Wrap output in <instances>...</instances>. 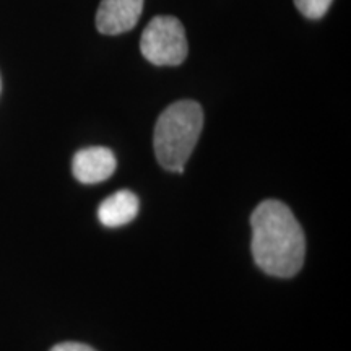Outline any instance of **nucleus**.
<instances>
[{
    "label": "nucleus",
    "instance_id": "39448f33",
    "mask_svg": "<svg viewBox=\"0 0 351 351\" xmlns=\"http://www.w3.org/2000/svg\"><path fill=\"white\" fill-rule=\"evenodd\" d=\"M117 161L114 153L104 147H90L77 152L72 160V173L82 184H98L111 178Z\"/></svg>",
    "mask_w": 351,
    "mask_h": 351
},
{
    "label": "nucleus",
    "instance_id": "f03ea898",
    "mask_svg": "<svg viewBox=\"0 0 351 351\" xmlns=\"http://www.w3.org/2000/svg\"><path fill=\"white\" fill-rule=\"evenodd\" d=\"M204 129V111L195 101H178L161 112L155 125L153 145L158 163L173 173H182Z\"/></svg>",
    "mask_w": 351,
    "mask_h": 351
},
{
    "label": "nucleus",
    "instance_id": "1a4fd4ad",
    "mask_svg": "<svg viewBox=\"0 0 351 351\" xmlns=\"http://www.w3.org/2000/svg\"><path fill=\"white\" fill-rule=\"evenodd\" d=\"M0 90H2V82H0Z\"/></svg>",
    "mask_w": 351,
    "mask_h": 351
},
{
    "label": "nucleus",
    "instance_id": "f257e3e1",
    "mask_svg": "<svg viewBox=\"0 0 351 351\" xmlns=\"http://www.w3.org/2000/svg\"><path fill=\"white\" fill-rule=\"evenodd\" d=\"M252 257L271 276L291 278L301 270L306 238L295 215L283 202L263 200L251 217Z\"/></svg>",
    "mask_w": 351,
    "mask_h": 351
},
{
    "label": "nucleus",
    "instance_id": "20e7f679",
    "mask_svg": "<svg viewBox=\"0 0 351 351\" xmlns=\"http://www.w3.org/2000/svg\"><path fill=\"white\" fill-rule=\"evenodd\" d=\"M143 0H101L96 12V28L103 34L130 32L142 15Z\"/></svg>",
    "mask_w": 351,
    "mask_h": 351
},
{
    "label": "nucleus",
    "instance_id": "7ed1b4c3",
    "mask_svg": "<svg viewBox=\"0 0 351 351\" xmlns=\"http://www.w3.org/2000/svg\"><path fill=\"white\" fill-rule=\"evenodd\" d=\"M140 51L145 59L158 67H176L186 60L189 46L184 26L176 16H155L140 39Z\"/></svg>",
    "mask_w": 351,
    "mask_h": 351
},
{
    "label": "nucleus",
    "instance_id": "6e6552de",
    "mask_svg": "<svg viewBox=\"0 0 351 351\" xmlns=\"http://www.w3.org/2000/svg\"><path fill=\"white\" fill-rule=\"evenodd\" d=\"M49 351H96V350H93L88 345L77 343V341H64V343L52 346Z\"/></svg>",
    "mask_w": 351,
    "mask_h": 351
},
{
    "label": "nucleus",
    "instance_id": "0eeeda50",
    "mask_svg": "<svg viewBox=\"0 0 351 351\" xmlns=\"http://www.w3.org/2000/svg\"><path fill=\"white\" fill-rule=\"evenodd\" d=\"M333 0H295V5L306 19L319 20L326 15Z\"/></svg>",
    "mask_w": 351,
    "mask_h": 351
},
{
    "label": "nucleus",
    "instance_id": "423d86ee",
    "mask_svg": "<svg viewBox=\"0 0 351 351\" xmlns=\"http://www.w3.org/2000/svg\"><path fill=\"white\" fill-rule=\"evenodd\" d=\"M138 215V197L130 191H119L109 195L98 207L101 225L119 228L130 223Z\"/></svg>",
    "mask_w": 351,
    "mask_h": 351
}]
</instances>
